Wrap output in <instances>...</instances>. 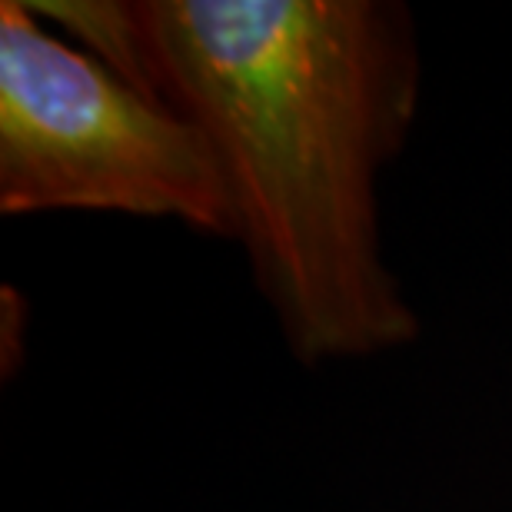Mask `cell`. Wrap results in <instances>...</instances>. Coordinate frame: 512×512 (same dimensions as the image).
Here are the masks:
<instances>
[{
    "mask_svg": "<svg viewBox=\"0 0 512 512\" xmlns=\"http://www.w3.org/2000/svg\"><path fill=\"white\" fill-rule=\"evenodd\" d=\"M167 104L207 133L283 343L303 366L419 340L386 266L380 173L419 114L399 0H140Z\"/></svg>",
    "mask_w": 512,
    "mask_h": 512,
    "instance_id": "1",
    "label": "cell"
},
{
    "mask_svg": "<svg viewBox=\"0 0 512 512\" xmlns=\"http://www.w3.org/2000/svg\"><path fill=\"white\" fill-rule=\"evenodd\" d=\"M124 213L233 240L207 133L0 4V213Z\"/></svg>",
    "mask_w": 512,
    "mask_h": 512,
    "instance_id": "2",
    "label": "cell"
},
{
    "mask_svg": "<svg viewBox=\"0 0 512 512\" xmlns=\"http://www.w3.org/2000/svg\"><path fill=\"white\" fill-rule=\"evenodd\" d=\"M24 7L37 20L57 24L124 84L167 104L140 0H24Z\"/></svg>",
    "mask_w": 512,
    "mask_h": 512,
    "instance_id": "3",
    "label": "cell"
}]
</instances>
